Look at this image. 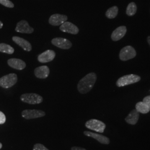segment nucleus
I'll return each mask as SVG.
<instances>
[{"label":"nucleus","mask_w":150,"mask_h":150,"mask_svg":"<svg viewBox=\"0 0 150 150\" xmlns=\"http://www.w3.org/2000/svg\"><path fill=\"white\" fill-rule=\"evenodd\" d=\"M97 76L95 73L88 74L81 80L77 85V90L82 94H85L91 91L96 83Z\"/></svg>","instance_id":"obj_1"},{"label":"nucleus","mask_w":150,"mask_h":150,"mask_svg":"<svg viewBox=\"0 0 150 150\" xmlns=\"http://www.w3.org/2000/svg\"><path fill=\"white\" fill-rule=\"evenodd\" d=\"M140 80L141 77L138 75L134 74L125 75L118 79L116 82V85L118 87H121L137 83Z\"/></svg>","instance_id":"obj_2"},{"label":"nucleus","mask_w":150,"mask_h":150,"mask_svg":"<svg viewBox=\"0 0 150 150\" xmlns=\"http://www.w3.org/2000/svg\"><path fill=\"white\" fill-rule=\"evenodd\" d=\"M85 126L87 129L100 133H103L106 129L105 123L96 119H91L87 121Z\"/></svg>","instance_id":"obj_3"},{"label":"nucleus","mask_w":150,"mask_h":150,"mask_svg":"<svg viewBox=\"0 0 150 150\" xmlns=\"http://www.w3.org/2000/svg\"><path fill=\"white\" fill-rule=\"evenodd\" d=\"M20 99L22 102L31 105L39 104L43 101L42 97L34 93L23 94L20 97Z\"/></svg>","instance_id":"obj_4"},{"label":"nucleus","mask_w":150,"mask_h":150,"mask_svg":"<svg viewBox=\"0 0 150 150\" xmlns=\"http://www.w3.org/2000/svg\"><path fill=\"white\" fill-rule=\"evenodd\" d=\"M17 82V76L15 74H10L0 78V86L8 88L14 86Z\"/></svg>","instance_id":"obj_5"},{"label":"nucleus","mask_w":150,"mask_h":150,"mask_svg":"<svg viewBox=\"0 0 150 150\" xmlns=\"http://www.w3.org/2000/svg\"><path fill=\"white\" fill-rule=\"evenodd\" d=\"M136 56V51L131 46H127L122 48L119 54V58L122 61L132 59Z\"/></svg>","instance_id":"obj_6"},{"label":"nucleus","mask_w":150,"mask_h":150,"mask_svg":"<svg viewBox=\"0 0 150 150\" xmlns=\"http://www.w3.org/2000/svg\"><path fill=\"white\" fill-rule=\"evenodd\" d=\"M21 115L23 118L26 120H30L42 117L45 116L46 113L42 110H25L22 112Z\"/></svg>","instance_id":"obj_7"},{"label":"nucleus","mask_w":150,"mask_h":150,"mask_svg":"<svg viewBox=\"0 0 150 150\" xmlns=\"http://www.w3.org/2000/svg\"><path fill=\"white\" fill-rule=\"evenodd\" d=\"M51 43L54 46L61 49H70L72 47V43L69 40L64 38H54L52 40Z\"/></svg>","instance_id":"obj_8"},{"label":"nucleus","mask_w":150,"mask_h":150,"mask_svg":"<svg viewBox=\"0 0 150 150\" xmlns=\"http://www.w3.org/2000/svg\"><path fill=\"white\" fill-rule=\"evenodd\" d=\"M56 56V53L53 50H47L38 56V61L41 63H47L52 61Z\"/></svg>","instance_id":"obj_9"},{"label":"nucleus","mask_w":150,"mask_h":150,"mask_svg":"<svg viewBox=\"0 0 150 150\" xmlns=\"http://www.w3.org/2000/svg\"><path fill=\"white\" fill-rule=\"evenodd\" d=\"M15 31L16 32L30 34L34 31V29L30 26L28 22L25 20H22L17 23Z\"/></svg>","instance_id":"obj_10"},{"label":"nucleus","mask_w":150,"mask_h":150,"mask_svg":"<svg viewBox=\"0 0 150 150\" xmlns=\"http://www.w3.org/2000/svg\"><path fill=\"white\" fill-rule=\"evenodd\" d=\"M59 29L62 32H67L73 35H76L79 32V28L70 22H64L60 26Z\"/></svg>","instance_id":"obj_11"},{"label":"nucleus","mask_w":150,"mask_h":150,"mask_svg":"<svg viewBox=\"0 0 150 150\" xmlns=\"http://www.w3.org/2000/svg\"><path fill=\"white\" fill-rule=\"evenodd\" d=\"M67 20V16L60 14H54L50 16L49 23L52 26H60Z\"/></svg>","instance_id":"obj_12"},{"label":"nucleus","mask_w":150,"mask_h":150,"mask_svg":"<svg viewBox=\"0 0 150 150\" xmlns=\"http://www.w3.org/2000/svg\"><path fill=\"white\" fill-rule=\"evenodd\" d=\"M83 134L85 135H86V136L91 137L94 139H96L97 141H98L100 143H101L102 144L108 145L110 142V139L107 137H106L102 134H98L94 133V132H91L87 131H84Z\"/></svg>","instance_id":"obj_13"},{"label":"nucleus","mask_w":150,"mask_h":150,"mask_svg":"<svg viewBox=\"0 0 150 150\" xmlns=\"http://www.w3.org/2000/svg\"><path fill=\"white\" fill-rule=\"evenodd\" d=\"M127 32V28L125 26H121L116 28L111 35V39L113 41H117L123 38Z\"/></svg>","instance_id":"obj_14"},{"label":"nucleus","mask_w":150,"mask_h":150,"mask_svg":"<svg viewBox=\"0 0 150 150\" xmlns=\"http://www.w3.org/2000/svg\"><path fill=\"white\" fill-rule=\"evenodd\" d=\"M12 40L26 51L29 52L32 50V46L31 43L23 38L18 36H13L12 38Z\"/></svg>","instance_id":"obj_15"},{"label":"nucleus","mask_w":150,"mask_h":150,"mask_svg":"<svg viewBox=\"0 0 150 150\" xmlns=\"http://www.w3.org/2000/svg\"><path fill=\"white\" fill-rule=\"evenodd\" d=\"M35 75L38 79H46L50 74V69L47 66H42L38 67L34 71Z\"/></svg>","instance_id":"obj_16"},{"label":"nucleus","mask_w":150,"mask_h":150,"mask_svg":"<svg viewBox=\"0 0 150 150\" xmlns=\"http://www.w3.org/2000/svg\"><path fill=\"white\" fill-rule=\"evenodd\" d=\"M7 64L11 67L16 70H23L26 66L23 61L18 59H10L7 61Z\"/></svg>","instance_id":"obj_17"},{"label":"nucleus","mask_w":150,"mask_h":150,"mask_svg":"<svg viewBox=\"0 0 150 150\" xmlns=\"http://www.w3.org/2000/svg\"><path fill=\"white\" fill-rule=\"evenodd\" d=\"M139 117V113L134 109L129 112L127 116L125 118V121L129 124L134 125L138 122Z\"/></svg>","instance_id":"obj_18"},{"label":"nucleus","mask_w":150,"mask_h":150,"mask_svg":"<svg viewBox=\"0 0 150 150\" xmlns=\"http://www.w3.org/2000/svg\"><path fill=\"white\" fill-rule=\"evenodd\" d=\"M136 110L139 113L146 114L149 112L150 107L145 104L143 101L137 102L136 105Z\"/></svg>","instance_id":"obj_19"},{"label":"nucleus","mask_w":150,"mask_h":150,"mask_svg":"<svg viewBox=\"0 0 150 150\" xmlns=\"http://www.w3.org/2000/svg\"><path fill=\"white\" fill-rule=\"evenodd\" d=\"M118 12V7L115 6L108 8L106 11L105 15L108 18L112 19V18H115L116 16H117Z\"/></svg>","instance_id":"obj_20"},{"label":"nucleus","mask_w":150,"mask_h":150,"mask_svg":"<svg viewBox=\"0 0 150 150\" xmlns=\"http://www.w3.org/2000/svg\"><path fill=\"white\" fill-rule=\"evenodd\" d=\"M137 10V7L136 4L134 2H132L129 3L127 6L126 12L127 15L129 16H132L136 14Z\"/></svg>","instance_id":"obj_21"},{"label":"nucleus","mask_w":150,"mask_h":150,"mask_svg":"<svg viewBox=\"0 0 150 150\" xmlns=\"http://www.w3.org/2000/svg\"><path fill=\"white\" fill-rule=\"evenodd\" d=\"M15 51L14 48L6 43H0V52L7 54H12Z\"/></svg>","instance_id":"obj_22"},{"label":"nucleus","mask_w":150,"mask_h":150,"mask_svg":"<svg viewBox=\"0 0 150 150\" xmlns=\"http://www.w3.org/2000/svg\"><path fill=\"white\" fill-rule=\"evenodd\" d=\"M0 4L8 8L14 7V4L10 0H0Z\"/></svg>","instance_id":"obj_23"},{"label":"nucleus","mask_w":150,"mask_h":150,"mask_svg":"<svg viewBox=\"0 0 150 150\" xmlns=\"http://www.w3.org/2000/svg\"><path fill=\"white\" fill-rule=\"evenodd\" d=\"M33 150H49L44 145L41 144H36L34 145Z\"/></svg>","instance_id":"obj_24"},{"label":"nucleus","mask_w":150,"mask_h":150,"mask_svg":"<svg viewBox=\"0 0 150 150\" xmlns=\"http://www.w3.org/2000/svg\"><path fill=\"white\" fill-rule=\"evenodd\" d=\"M6 120V118L5 115L2 112L0 111V125L5 123Z\"/></svg>","instance_id":"obj_25"},{"label":"nucleus","mask_w":150,"mask_h":150,"mask_svg":"<svg viewBox=\"0 0 150 150\" xmlns=\"http://www.w3.org/2000/svg\"><path fill=\"white\" fill-rule=\"evenodd\" d=\"M143 102L150 107V96L145 97L143 99Z\"/></svg>","instance_id":"obj_26"},{"label":"nucleus","mask_w":150,"mask_h":150,"mask_svg":"<svg viewBox=\"0 0 150 150\" xmlns=\"http://www.w3.org/2000/svg\"><path fill=\"white\" fill-rule=\"evenodd\" d=\"M71 150H87L85 149H83V148H82L80 147H78V146H74L71 148Z\"/></svg>","instance_id":"obj_27"},{"label":"nucleus","mask_w":150,"mask_h":150,"mask_svg":"<svg viewBox=\"0 0 150 150\" xmlns=\"http://www.w3.org/2000/svg\"><path fill=\"white\" fill-rule=\"evenodd\" d=\"M147 42H148L149 45H150V36H148V37H147Z\"/></svg>","instance_id":"obj_28"},{"label":"nucleus","mask_w":150,"mask_h":150,"mask_svg":"<svg viewBox=\"0 0 150 150\" xmlns=\"http://www.w3.org/2000/svg\"><path fill=\"white\" fill-rule=\"evenodd\" d=\"M3 25H3V23L0 21V29L2 28V27H3Z\"/></svg>","instance_id":"obj_29"},{"label":"nucleus","mask_w":150,"mask_h":150,"mask_svg":"<svg viewBox=\"0 0 150 150\" xmlns=\"http://www.w3.org/2000/svg\"><path fill=\"white\" fill-rule=\"evenodd\" d=\"M2 144L0 142V149H2Z\"/></svg>","instance_id":"obj_30"}]
</instances>
